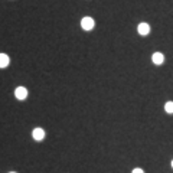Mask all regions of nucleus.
<instances>
[{"instance_id": "obj_1", "label": "nucleus", "mask_w": 173, "mask_h": 173, "mask_svg": "<svg viewBox=\"0 0 173 173\" xmlns=\"http://www.w3.org/2000/svg\"><path fill=\"white\" fill-rule=\"evenodd\" d=\"M15 95L17 97V100H25L28 97V89L25 87H17L16 91H15Z\"/></svg>"}, {"instance_id": "obj_2", "label": "nucleus", "mask_w": 173, "mask_h": 173, "mask_svg": "<svg viewBox=\"0 0 173 173\" xmlns=\"http://www.w3.org/2000/svg\"><path fill=\"white\" fill-rule=\"evenodd\" d=\"M81 26H82L85 30H91L94 28V20L91 17H84V19L81 20Z\"/></svg>"}, {"instance_id": "obj_3", "label": "nucleus", "mask_w": 173, "mask_h": 173, "mask_svg": "<svg viewBox=\"0 0 173 173\" xmlns=\"http://www.w3.org/2000/svg\"><path fill=\"white\" fill-rule=\"evenodd\" d=\"M150 32V26L147 23H140L139 25V33L140 35H147Z\"/></svg>"}, {"instance_id": "obj_4", "label": "nucleus", "mask_w": 173, "mask_h": 173, "mask_svg": "<svg viewBox=\"0 0 173 173\" xmlns=\"http://www.w3.org/2000/svg\"><path fill=\"white\" fill-rule=\"evenodd\" d=\"M45 137V131L42 128H35L33 130V139L35 140H42Z\"/></svg>"}, {"instance_id": "obj_5", "label": "nucleus", "mask_w": 173, "mask_h": 173, "mask_svg": "<svg viewBox=\"0 0 173 173\" xmlns=\"http://www.w3.org/2000/svg\"><path fill=\"white\" fill-rule=\"evenodd\" d=\"M9 65V56L6 54H0V68H6Z\"/></svg>"}, {"instance_id": "obj_6", "label": "nucleus", "mask_w": 173, "mask_h": 173, "mask_svg": "<svg viewBox=\"0 0 173 173\" xmlns=\"http://www.w3.org/2000/svg\"><path fill=\"white\" fill-rule=\"evenodd\" d=\"M163 55H162L160 52H156V54H154V55H153V62L154 63H157V65H160L162 62H163Z\"/></svg>"}, {"instance_id": "obj_7", "label": "nucleus", "mask_w": 173, "mask_h": 173, "mask_svg": "<svg viewBox=\"0 0 173 173\" xmlns=\"http://www.w3.org/2000/svg\"><path fill=\"white\" fill-rule=\"evenodd\" d=\"M165 108H166V111H167L169 114H172V113H173V102H167Z\"/></svg>"}, {"instance_id": "obj_8", "label": "nucleus", "mask_w": 173, "mask_h": 173, "mask_svg": "<svg viewBox=\"0 0 173 173\" xmlns=\"http://www.w3.org/2000/svg\"><path fill=\"white\" fill-rule=\"evenodd\" d=\"M133 173H144V172L141 169H134V170H133Z\"/></svg>"}, {"instance_id": "obj_9", "label": "nucleus", "mask_w": 173, "mask_h": 173, "mask_svg": "<svg viewBox=\"0 0 173 173\" xmlns=\"http://www.w3.org/2000/svg\"><path fill=\"white\" fill-rule=\"evenodd\" d=\"M172 167H173V162H172Z\"/></svg>"}, {"instance_id": "obj_10", "label": "nucleus", "mask_w": 173, "mask_h": 173, "mask_svg": "<svg viewBox=\"0 0 173 173\" xmlns=\"http://www.w3.org/2000/svg\"><path fill=\"white\" fill-rule=\"evenodd\" d=\"M10 173H15V172H10Z\"/></svg>"}]
</instances>
